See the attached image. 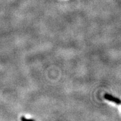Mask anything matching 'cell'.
I'll list each match as a JSON object with an SVG mask.
<instances>
[{"mask_svg": "<svg viewBox=\"0 0 121 121\" xmlns=\"http://www.w3.org/2000/svg\"><path fill=\"white\" fill-rule=\"evenodd\" d=\"M104 98L106 100H108L109 101H110V102H114L115 103L117 104H121V100L119 98L115 97V96H113V95L109 94H105L104 95Z\"/></svg>", "mask_w": 121, "mask_h": 121, "instance_id": "6da1fadb", "label": "cell"}, {"mask_svg": "<svg viewBox=\"0 0 121 121\" xmlns=\"http://www.w3.org/2000/svg\"><path fill=\"white\" fill-rule=\"evenodd\" d=\"M21 120H22V121H24V120H25V121H34V119H27V118H26L24 117V116H22V117L21 118Z\"/></svg>", "mask_w": 121, "mask_h": 121, "instance_id": "7a4b0ae2", "label": "cell"}]
</instances>
